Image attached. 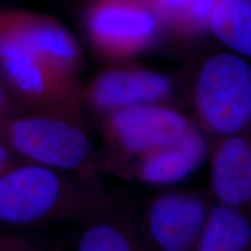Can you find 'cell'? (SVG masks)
Segmentation results:
<instances>
[{
	"label": "cell",
	"mask_w": 251,
	"mask_h": 251,
	"mask_svg": "<svg viewBox=\"0 0 251 251\" xmlns=\"http://www.w3.org/2000/svg\"><path fill=\"white\" fill-rule=\"evenodd\" d=\"M201 121L216 134L236 135L251 119V69L241 56L214 55L203 63L194 90Z\"/></svg>",
	"instance_id": "6da1fadb"
},
{
	"label": "cell",
	"mask_w": 251,
	"mask_h": 251,
	"mask_svg": "<svg viewBox=\"0 0 251 251\" xmlns=\"http://www.w3.org/2000/svg\"><path fill=\"white\" fill-rule=\"evenodd\" d=\"M1 131L12 151L54 170L79 168L91 151L89 137L80 128L54 115L9 119Z\"/></svg>",
	"instance_id": "7a4b0ae2"
},
{
	"label": "cell",
	"mask_w": 251,
	"mask_h": 251,
	"mask_svg": "<svg viewBox=\"0 0 251 251\" xmlns=\"http://www.w3.org/2000/svg\"><path fill=\"white\" fill-rule=\"evenodd\" d=\"M85 26L94 48L115 61L143 52L163 28L155 12L135 0H94L87 8Z\"/></svg>",
	"instance_id": "3957f363"
},
{
	"label": "cell",
	"mask_w": 251,
	"mask_h": 251,
	"mask_svg": "<svg viewBox=\"0 0 251 251\" xmlns=\"http://www.w3.org/2000/svg\"><path fill=\"white\" fill-rule=\"evenodd\" d=\"M0 72L9 86L30 102L51 105L67 100L74 93V80L1 23Z\"/></svg>",
	"instance_id": "277c9868"
},
{
	"label": "cell",
	"mask_w": 251,
	"mask_h": 251,
	"mask_svg": "<svg viewBox=\"0 0 251 251\" xmlns=\"http://www.w3.org/2000/svg\"><path fill=\"white\" fill-rule=\"evenodd\" d=\"M63 181L48 166L12 165L0 175V222L29 226L54 212L63 196Z\"/></svg>",
	"instance_id": "5b68a950"
},
{
	"label": "cell",
	"mask_w": 251,
	"mask_h": 251,
	"mask_svg": "<svg viewBox=\"0 0 251 251\" xmlns=\"http://www.w3.org/2000/svg\"><path fill=\"white\" fill-rule=\"evenodd\" d=\"M108 133L120 148L142 157L179 140L192 127L181 113L158 103L108 113Z\"/></svg>",
	"instance_id": "8992f818"
},
{
	"label": "cell",
	"mask_w": 251,
	"mask_h": 251,
	"mask_svg": "<svg viewBox=\"0 0 251 251\" xmlns=\"http://www.w3.org/2000/svg\"><path fill=\"white\" fill-rule=\"evenodd\" d=\"M0 23L74 80L80 67L81 50L75 36L58 20L36 12L0 8Z\"/></svg>",
	"instance_id": "52a82bcc"
},
{
	"label": "cell",
	"mask_w": 251,
	"mask_h": 251,
	"mask_svg": "<svg viewBox=\"0 0 251 251\" xmlns=\"http://www.w3.org/2000/svg\"><path fill=\"white\" fill-rule=\"evenodd\" d=\"M207 212L201 198L170 193L157 198L149 211L148 227L158 251H194Z\"/></svg>",
	"instance_id": "ba28073f"
},
{
	"label": "cell",
	"mask_w": 251,
	"mask_h": 251,
	"mask_svg": "<svg viewBox=\"0 0 251 251\" xmlns=\"http://www.w3.org/2000/svg\"><path fill=\"white\" fill-rule=\"evenodd\" d=\"M172 91L170 78L139 68H114L101 72L87 90L94 107L107 113L133 106L158 103Z\"/></svg>",
	"instance_id": "9c48e42d"
},
{
	"label": "cell",
	"mask_w": 251,
	"mask_h": 251,
	"mask_svg": "<svg viewBox=\"0 0 251 251\" xmlns=\"http://www.w3.org/2000/svg\"><path fill=\"white\" fill-rule=\"evenodd\" d=\"M208 144L205 136L192 127L176 142L141 157L139 177L151 185H171L196 172L205 162Z\"/></svg>",
	"instance_id": "30bf717a"
},
{
	"label": "cell",
	"mask_w": 251,
	"mask_h": 251,
	"mask_svg": "<svg viewBox=\"0 0 251 251\" xmlns=\"http://www.w3.org/2000/svg\"><path fill=\"white\" fill-rule=\"evenodd\" d=\"M213 192L222 205H247L251 198V148L246 137L230 135L212 158Z\"/></svg>",
	"instance_id": "8fae6325"
},
{
	"label": "cell",
	"mask_w": 251,
	"mask_h": 251,
	"mask_svg": "<svg viewBox=\"0 0 251 251\" xmlns=\"http://www.w3.org/2000/svg\"><path fill=\"white\" fill-rule=\"evenodd\" d=\"M250 241L246 216L235 207L221 203L208 212L194 251H247Z\"/></svg>",
	"instance_id": "7c38bea8"
},
{
	"label": "cell",
	"mask_w": 251,
	"mask_h": 251,
	"mask_svg": "<svg viewBox=\"0 0 251 251\" xmlns=\"http://www.w3.org/2000/svg\"><path fill=\"white\" fill-rule=\"evenodd\" d=\"M208 29L228 48L251 56V0H218Z\"/></svg>",
	"instance_id": "4fadbf2b"
},
{
	"label": "cell",
	"mask_w": 251,
	"mask_h": 251,
	"mask_svg": "<svg viewBox=\"0 0 251 251\" xmlns=\"http://www.w3.org/2000/svg\"><path fill=\"white\" fill-rule=\"evenodd\" d=\"M155 12L163 28L184 36L208 29L209 19L218 0H144Z\"/></svg>",
	"instance_id": "5bb4252c"
},
{
	"label": "cell",
	"mask_w": 251,
	"mask_h": 251,
	"mask_svg": "<svg viewBox=\"0 0 251 251\" xmlns=\"http://www.w3.org/2000/svg\"><path fill=\"white\" fill-rule=\"evenodd\" d=\"M78 251H136L130 238L120 228L108 224L90 227L81 235Z\"/></svg>",
	"instance_id": "9a60e30c"
},
{
	"label": "cell",
	"mask_w": 251,
	"mask_h": 251,
	"mask_svg": "<svg viewBox=\"0 0 251 251\" xmlns=\"http://www.w3.org/2000/svg\"><path fill=\"white\" fill-rule=\"evenodd\" d=\"M0 251H36L23 240L12 237H0Z\"/></svg>",
	"instance_id": "2e32d148"
},
{
	"label": "cell",
	"mask_w": 251,
	"mask_h": 251,
	"mask_svg": "<svg viewBox=\"0 0 251 251\" xmlns=\"http://www.w3.org/2000/svg\"><path fill=\"white\" fill-rule=\"evenodd\" d=\"M12 165V150L4 141H0V175L4 174Z\"/></svg>",
	"instance_id": "e0dca14e"
},
{
	"label": "cell",
	"mask_w": 251,
	"mask_h": 251,
	"mask_svg": "<svg viewBox=\"0 0 251 251\" xmlns=\"http://www.w3.org/2000/svg\"><path fill=\"white\" fill-rule=\"evenodd\" d=\"M6 103H7V97H6L5 89L2 87L1 84H0V119H1L2 114H4Z\"/></svg>",
	"instance_id": "ac0fdd59"
},
{
	"label": "cell",
	"mask_w": 251,
	"mask_h": 251,
	"mask_svg": "<svg viewBox=\"0 0 251 251\" xmlns=\"http://www.w3.org/2000/svg\"><path fill=\"white\" fill-rule=\"evenodd\" d=\"M135 1H144V0H135Z\"/></svg>",
	"instance_id": "d6986e66"
}]
</instances>
